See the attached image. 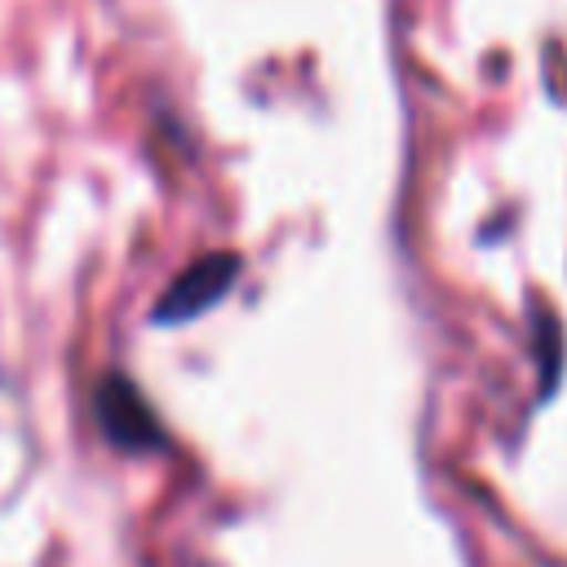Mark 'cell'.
Here are the masks:
<instances>
[{"label":"cell","mask_w":567,"mask_h":567,"mask_svg":"<svg viewBox=\"0 0 567 567\" xmlns=\"http://www.w3.org/2000/svg\"><path fill=\"white\" fill-rule=\"evenodd\" d=\"M239 279V257L235 252H204L195 257L155 301V323L164 328H177V323H190L199 319L204 310H213L226 288Z\"/></svg>","instance_id":"obj_1"},{"label":"cell","mask_w":567,"mask_h":567,"mask_svg":"<svg viewBox=\"0 0 567 567\" xmlns=\"http://www.w3.org/2000/svg\"><path fill=\"white\" fill-rule=\"evenodd\" d=\"M93 416H97V430L124 447V452H151V447H164V430L151 412V403L142 399V390L128 381V377H102L97 390H93Z\"/></svg>","instance_id":"obj_2"}]
</instances>
